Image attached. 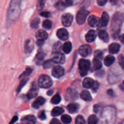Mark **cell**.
I'll return each mask as SVG.
<instances>
[{
    "label": "cell",
    "instance_id": "d4e9b609",
    "mask_svg": "<svg viewBox=\"0 0 124 124\" xmlns=\"http://www.w3.org/2000/svg\"><path fill=\"white\" fill-rule=\"evenodd\" d=\"M99 37L104 42H107L109 41V36L108 33L105 30H102L99 31Z\"/></svg>",
    "mask_w": 124,
    "mask_h": 124
},
{
    "label": "cell",
    "instance_id": "6da1fadb",
    "mask_svg": "<svg viewBox=\"0 0 124 124\" xmlns=\"http://www.w3.org/2000/svg\"><path fill=\"white\" fill-rule=\"evenodd\" d=\"M116 110L113 107H107L102 111L99 124H115Z\"/></svg>",
    "mask_w": 124,
    "mask_h": 124
},
{
    "label": "cell",
    "instance_id": "91938a15",
    "mask_svg": "<svg viewBox=\"0 0 124 124\" xmlns=\"http://www.w3.org/2000/svg\"><path fill=\"white\" fill-rule=\"evenodd\" d=\"M119 124H124V120H123V121H122L121 122H120Z\"/></svg>",
    "mask_w": 124,
    "mask_h": 124
},
{
    "label": "cell",
    "instance_id": "e575fe53",
    "mask_svg": "<svg viewBox=\"0 0 124 124\" xmlns=\"http://www.w3.org/2000/svg\"><path fill=\"white\" fill-rule=\"evenodd\" d=\"M42 27H43L44 29L50 30V29H52V21L48 20V19H46V20H45L43 22V23H42Z\"/></svg>",
    "mask_w": 124,
    "mask_h": 124
},
{
    "label": "cell",
    "instance_id": "60d3db41",
    "mask_svg": "<svg viewBox=\"0 0 124 124\" xmlns=\"http://www.w3.org/2000/svg\"><path fill=\"white\" fill-rule=\"evenodd\" d=\"M27 81H28L27 78H24L23 80H22L21 81L20 84H19V85L18 86V89H17V92H18V93L19 92V91L21 90V89L23 88V86H24V85L26 84Z\"/></svg>",
    "mask_w": 124,
    "mask_h": 124
},
{
    "label": "cell",
    "instance_id": "2e32d148",
    "mask_svg": "<svg viewBox=\"0 0 124 124\" xmlns=\"http://www.w3.org/2000/svg\"><path fill=\"white\" fill-rule=\"evenodd\" d=\"M96 38V33L94 30H91L88 31L85 36L86 41L88 42H92L95 40Z\"/></svg>",
    "mask_w": 124,
    "mask_h": 124
},
{
    "label": "cell",
    "instance_id": "603a6c76",
    "mask_svg": "<svg viewBox=\"0 0 124 124\" xmlns=\"http://www.w3.org/2000/svg\"><path fill=\"white\" fill-rule=\"evenodd\" d=\"M34 47L33 42L32 40L28 39L27 41L25 42V52L26 53H29L32 51L33 48Z\"/></svg>",
    "mask_w": 124,
    "mask_h": 124
},
{
    "label": "cell",
    "instance_id": "f546056e",
    "mask_svg": "<svg viewBox=\"0 0 124 124\" xmlns=\"http://www.w3.org/2000/svg\"><path fill=\"white\" fill-rule=\"evenodd\" d=\"M64 109L61 107H55L52 110V115L53 116H58L61 115L64 112Z\"/></svg>",
    "mask_w": 124,
    "mask_h": 124
},
{
    "label": "cell",
    "instance_id": "3957f363",
    "mask_svg": "<svg viewBox=\"0 0 124 124\" xmlns=\"http://www.w3.org/2000/svg\"><path fill=\"white\" fill-rule=\"evenodd\" d=\"M124 21L123 14L120 12H117L114 15L111 22V28L112 29L113 36L116 38L120 31V29Z\"/></svg>",
    "mask_w": 124,
    "mask_h": 124
},
{
    "label": "cell",
    "instance_id": "f35d334b",
    "mask_svg": "<svg viewBox=\"0 0 124 124\" xmlns=\"http://www.w3.org/2000/svg\"><path fill=\"white\" fill-rule=\"evenodd\" d=\"M75 124H86L84 118L82 116H78L76 119Z\"/></svg>",
    "mask_w": 124,
    "mask_h": 124
},
{
    "label": "cell",
    "instance_id": "680465c9",
    "mask_svg": "<svg viewBox=\"0 0 124 124\" xmlns=\"http://www.w3.org/2000/svg\"><path fill=\"white\" fill-rule=\"evenodd\" d=\"M53 93V91H52V90H50V91H48V93H47V94H48V95H52V94Z\"/></svg>",
    "mask_w": 124,
    "mask_h": 124
},
{
    "label": "cell",
    "instance_id": "816d5d0a",
    "mask_svg": "<svg viewBox=\"0 0 124 124\" xmlns=\"http://www.w3.org/2000/svg\"><path fill=\"white\" fill-rule=\"evenodd\" d=\"M65 4H66V6H71V5H72L73 2L71 1H69V0H68V1H65Z\"/></svg>",
    "mask_w": 124,
    "mask_h": 124
},
{
    "label": "cell",
    "instance_id": "cb8c5ba5",
    "mask_svg": "<svg viewBox=\"0 0 124 124\" xmlns=\"http://www.w3.org/2000/svg\"><path fill=\"white\" fill-rule=\"evenodd\" d=\"M67 109L70 113H75L79 110V105L75 103H71L67 106Z\"/></svg>",
    "mask_w": 124,
    "mask_h": 124
},
{
    "label": "cell",
    "instance_id": "7bdbcfd3",
    "mask_svg": "<svg viewBox=\"0 0 124 124\" xmlns=\"http://www.w3.org/2000/svg\"><path fill=\"white\" fill-rule=\"evenodd\" d=\"M45 1H39L38 2V5H37V8L39 10H41V9L44 8V6Z\"/></svg>",
    "mask_w": 124,
    "mask_h": 124
},
{
    "label": "cell",
    "instance_id": "30bf717a",
    "mask_svg": "<svg viewBox=\"0 0 124 124\" xmlns=\"http://www.w3.org/2000/svg\"><path fill=\"white\" fill-rule=\"evenodd\" d=\"M92 52V48L89 45H83L81 46L79 49V53L82 56L86 57L90 54Z\"/></svg>",
    "mask_w": 124,
    "mask_h": 124
},
{
    "label": "cell",
    "instance_id": "484cf974",
    "mask_svg": "<svg viewBox=\"0 0 124 124\" xmlns=\"http://www.w3.org/2000/svg\"><path fill=\"white\" fill-rule=\"evenodd\" d=\"M102 67V62L100 59L94 58L93 60V67H92V70H99Z\"/></svg>",
    "mask_w": 124,
    "mask_h": 124
},
{
    "label": "cell",
    "instance_id": "d6986e66",
    "mask_svg": "<svg viewBox=\"0 0 124 124\" xmlns=\"http://www.w3.org/2000/svg\"><path fill=\"white\" fill-rule=\"evenodd\" d=\"M109 21V15L107 12H103L102 15L100 25L101 27H105L108 24Z\"/></svg>",
    "mask_w": 124,
    "mask_h": 124
},
{
    "label": "cell",
    "instance_id": "7c38bea8",
    "mask_svg": "<svg viewBox=\"0 0 124 124\" xmlns=\"http://www.w3.org/2000/svg\"><path fill=\"white\" fill-rule=\"evenodd\" d=\"M21 122L22 124H36V119L33 115H28L22 118Z\"/></svg>",
    "mask_w": 124,
    "mask_h": 124
},
{
    "label": "cell",
    "instance_id": "74e56055",
    "mask_svg": "<svg viewBox=\"0 0 124 124\" xmlns=\"http://www.w3.org/2000/svg\"><path fill=\"white\" fill-rule=\"evenodd\" d=\"M54 64V62L53 61L52 59H50V60H47L46 61V62H44L43 66L45 69H47V68L52 67Z\"/></svg>",
    "mask_w": 124,
    "mask_h": 124
},
{
    "label": "cell",
    "instance_id": "c3c4849f",
    "mask_svg": "<svg viewBox=\"0 0 124 124\" xmlns=\"http://www.w3.org/2000/svg\"><path fill=\"white\" fill-rule=\"evenodd\" d=\"M50 124H61V122H59L58 119H53L51 121Z\"/></svg>",
    "mask_w": 124,
    "mask_h": 124
},
{
    "label": "cell",
    "instance_id": "b9f144b4",
    "mask_svg": "<svg viewBox=\"0 0 124 124\" xmlns=\"http://www.w3.org/2000/svg\"><path fill=\"white\" fill-rule=\"evenodd\" d=\"M32 70H33L31 69V68H27V69L25 70V71H24L23 74H22V75L20 76V78L23 77V76H28V75H30L31 73V71H32Z\"/></svg>",
    "mask_w": 124,
    "mask_h": 124
},
{
    "label": "cell",
    "instance_id": "ba28073f",
    "mask_svg": "<svg viewBox=\"0 0 124 124\" xmlns=\"http://www.w3.org/2000/svg\"><path fill=\"white\" fill-rule=\"evenodd\" d=\"M52 75L56 78H59L62 76L64 74V69L60 65H56L53 68Z\"/></svg>",
    "mask_w": 124,
    "mask_h": 124
},
{
    "label": "cell",
    "instance_id": "f907efd6",
    "mask_svg": "<svg viewBox=\"0 0 124 124\" xmlns=\"http://www.w3.org/2000/svg\"><path fill=\"white\" fill-rule=\"evenodd\" d=\"M18 119V117H17V116H14V117H13V119H12V121H10V122L9 124H13L15 122H16V121H17Z\"/></svg>",
    "mask_w": 124,
    "mask_h": 124
},
{
    "label": "cell",
    "instance_id": "d590c367",
    "mask_svg": "<svg viewBox=\"0 0 124 124\" xmlns=\"http://www.w3.org/2000/svg\"><path fill=\"white\" fill-rule=\"evenodd\" d=\"M61 120L64 124H70L71 122V118L70 116L67 115H64L62 116Z\"/></svg>",
    "mask_w": 124,
    "mask_h": 124
},
{
    "label": "cell",
    "instance_id": "ee69618b",
    "mask_svg": "<svg viewBox=\"0 0 124 124\" xmlns=\"http://www.w3.org/2000/svg\"><path fill=\"white\" fill-rule=\"evenodd\" d=\"M99 83H98V82H94V84H93V86L92 87V91H93L94 93H96V92H97V90H98V88H99Z\"/></svg>",
    "mask_w": 124,
    "mask_h": 124
},
{
    "label": "cell",
    "instance_id": "bcb514c9",
    "mask_svg": "<svg viewBox=\"0 0 124 124\" xmlns=\"http://www.w3.org/2000/svg\"><path fill=\"white\" fill-rule=\"evenodd\" d=\"M38 117L41 120H45L46 119V113L44 111H41V112L39 113L38 115Z\"/></svg>",
    "mask_w": 124,
    "mask_h": 124
},
{
    "label": "cell",
    "instance_id": "83f0119b",
    "mask_svg": "<svg viewBox=\"0 0 124 124\" xmlns=\"http://www.w3.org/2000/svg\"><path fill=\"white\" fill-rule=\"evenodd\" d=\"M45 56V54L42 51L40 50L38 52V54L36 55V58H35V61H36L37 64H41L43 61L44 58Z\"/></svg>",
    "mask_w": 124,
    "mask_h": 124
},
{
    "label": "cell",
    "instance_id": "7402d4cb",
    "mask_svg": "<svg viewBox=\"0 0 124 124\" xmlns=\"http://www.w3.org/2000/svg\"><path fill=\"white\" fill-rule=\"evenodd\" d=\"M81 99H83L84 101H90L92 100V96L88 91L87 90H83L81 93Z\"/></svg>",
    "mask_w": 124,
    "mask_h": 124
},
{
    "label": "cell",
    "instance_id": "1f68e13d",
    "mask_svg": "<svg viewBox=\"0 0 124 124\" xmlns=\"http://www.w3.org/2000/svg\"><path fill=\"white\" fill-rule=\"evenodd\" d=\"M40 23V19L38 18H35V19H33L32 20V21L31 22V24H30V26L31 28H33V29H37L39 27V24Z\"/></svg>",
    "mask_w": 124,
    "mask_h": 124
},
{
    "label": "cell",
    "instance_id": "f5cc1de1",
    "mask_svg": "<svg viewBox=\"0 0 124 124\" xmlns=\"http://www.w3.org/2000/svg\"><path fill=\"white\" fill-rule=\"evenodd\" d=\"M119 39H120V41H121V42H122V43L124 44V33L122 34V35H121V36H120Z\"/></svg>",
    "mask_w": 124,
    "mask_h": 124
},
{
    "label": "cell",
    "instance_id": "94428289",
    "mask_svg": "<svg viewBox=\"0 0 124 124\" xmlns=\"http://www.w3.org/2000/svg\"><path fill=\"white\" fill-rule=\"evenodd\" d=\"M122 2H123V3H124V1H122Z\"/></svg>",
    "mask_w": 124,
    "mask_h": 124
},
{
    "label": "cell",
    "instance_id": "4dcf8cb0",
    "mask_svg": "<svg viewBox=\"0 0 124 124\" xmlns=\"http://www.w3.org/2000/svg\"><path fill=\"white\" fill-rule=\"evenodd\" d=\"M98 122V117L96 115H91L88 117V124H97Z\"/></svg>",
    "mask_w": 124,
    "mask_h": 124
},
{
    "label": "cell",
    "instance_id": "ac0fdd59",
    "mask_svg": "<svg viewBox=\"0 0 124 124\" xmlns=\"http://www.w3.org/2000/svg\"><path fill=\"white\" fill-rule=\"evenodd\" d=\"M45 102H46V99L44 98H42V97H38L33 102V103L32 104V107L35 108L37 109L39 108L41 105H43Z\"/></svg>",
    "mask_w": 124,
    "mask_h": 124
},
{
    "label": "cell",
    "instance_id": "5bb4252c",
    "mask_svg": "<svg viewBox=\"0 0 124 124\" xmlns=\"http://www.w3.org/2000/svg\"><path fill=\"white\" fill-rule=\"evenodd\" d=\"M99 22H100L99 18L96 16L92 15L88 19V24L92 27H95L98 26L99 24Z\"/></svg>",
    "mask_w": 124,
    "mask_h": 124
},
{
    "label": "cell",
    "instance_id": "f6af8a7d",
    "mask_svg": "<svg viewBox=\"0 0 124 124\" xmlns=\"http://www.w3.org/2000/svg\"><path fill=\"white\" fill-rule=\"evenodd\" d=\"M102 53L101 51L98 50L95 52L94 56H95V58H97V59H99L101 60V59H102Z\"/></svg>",
    "mask_w": 124,
    "mask_h": 124
},
{
    "label": "cell",
    "instance_id": "4316f807",
    "mask_svg": "<svg viewBox=\"0 0 124 124\" xmlns=\"http://www.w3.org/2000/svg\"><path fill=\"white\" fill-rule=\"evenodd\" d=\"M115 61V58L113 56L111 55H108L105 57V58L104 59V64L107 66H110L111 65H112L114 63V62Z\"/></svg>",
    "mask_w": 124,
    "mask_h": 124
},
{
    "label": "cell",
    "instance_id": "db71d44e",
    "mask_svg": "<svg viewBox=\"0 0 124 124\" xmlns=\"http://www.w3.org/2000/svg\"><path fill=\"white\" fill-rule=\"evenodd\" d=\"M119 87H120V88H121V90L122 91V92H124V81L122 82V83L121 84Z\"/></svg>",
    "mask_w": 124,
    "mask_h": 124
},
{
    "label": "cell",
    "instance_id": "9a60e30c",
    "mask_svg": "<svg viewBox=\"0 0 124 124\" xmlns=\"http://www.w3.org/2000/svg\"><path fill=\"white\" fill-rule=\"evenodd\" d=\"M48 37V34L45 30H39L36 32V38L38 41H44Z\"/></svg>",
    "mask_w": 124,
    "mask_h": 124
},
{
    "label": "cell",
    "instance_id": "9c48e42d",
    "mask_svg": "<svg viewBox=\"0 0 124 124\" xmlns=\"http://www.w3.org/2000/svg\"><path fill=\"white\" fill-rule=\"evenodd\" d=\"M73 16L70 13H65L62 16V23L65 27H69L73 22Z\"/></svg>",
    "mask_w": 124,
    "mask_h": 124
},
{
    "label": "cell",
    "instance_id": "9f6ffc18",
    "mask_svg": "<svg viewBox=\"0 0 124 124\" xmlns=\"http://www.w3.org/2000/svg\"><path fill=\"white\" fill-rule=\"evenodd\" d=\"M107 93L109 94V95H112L113 93V90H108L107 91Z\"/></svg>",
    "mask_w": 124,
    "mask_h": 124
},
{
    "label": "cell",
    "instance_id": "44dd1931",
    "mask_svg": "<svg viewBox=\"0 0 124 124\" xmlns=\"http://www.w3.org/2000/svg\"><path fill=\"white\" fill-rule=\"evenodd\" d=\"M94 83V81H93V79H92V78H86L84 79L83 81V87L84 88H92V87L93 86V84Z\"/></svg>",
    "mask_w": 124,
    "mask_h": 124
},
{
    "label": "cell",
    "instance_id": "6f0895ef",
    "mask_svg": "<svg viewBox=\"0 0 124 124\" xmlns=\"http://www.w3.org/2000/svg\"><path fill=\"white\" fill-rule=\"evenodd\" d=\"M44 43V41H37V44L38 45H39V46H42V44H43Z\"/></svg>",
    "mask_w": 124,
    "mask_h": 124
},
{
    "label": "cell",
    "instance_id": "52a82bcc",
    "mask_svg": "<svg viewBox=\"0 0 124 124\" xmlns=\"http://www.w3.org/2000/svg\"><path fill=\"white\" fill-rule=\"evenodd\" d=\"M52 60L54 62V63L64 64L65 61V57L61 53H53Z\"/></svg>",
    "mask_w": 124,
    "mask_h": 124
},
{
    "label": "cell",
    "instance_id": "5b68a950",
    "mask_svg": "<svg viewBox=\"0 0 124 124\" xmlns=\"http://www.w3.org/2000/svg\"><path fill=\"white\" fill-rule=\"evenodd\" d=\"M53 84L52 79L46 75H42L40 76L38 79V85L40 87L44 88H50Z\"/></svg>",
    "mask_w": 124,
    "mask_h": 124
},
{
    "label": "cell",
    "instance_id": "f1b7e54d",
    "mask_svg": "<svg viewBox=\"0 0 124 124\" xmlns=\"http://www.w3.org/2000/svg\"><path fill=\"white\" fill-rule=\"evenodd\" d=\"M71 48H72V45H71V42H69V41L65 42L64 44L63 45L62 50L64 53H67V54H68V53L71 52Z\"/></svg>",
    "mask_w": 124,
    "mask_h": 124
},
{
    "label": "cell",
    "instance_id": "8d00e7d4",
    "mask_svg": "<svg viewBox=\"0 0 124 124\" xmlns=\"http://www.w3.org/2000/svg\"><path fill=\"white\" fill-rule=\"evenodd\" d=\"M55 6L58 9L60 10L64 9V8L67 7L65 2H62V1H58V2L56 4Z\"/></svg>",
    "mask_w": 124,
    "mask_h": 124
},
{
    "label": "cell",
    "instance_id": "4fadbf2b",
    "mask_svg": "<svg viewBox=\"0 0 124 124\" xmlns=\"http://www.w3.org/2000/svg\"><path fill=\"white\" fill-rule=\"evenodd\" d=\"M57 36L60 39L65 41L69 38V33L65 29H60L57 31Z\"/></svg>",
    "mask_w": 124,
    "mask_h": 124
},
{
    "label": "cell",
    "instance_id": "ffe728a7",
    "mask_svg": "<svg viewBox=\"0 0 124 124\" xmlns=\"http://www.w3.org/2000/svg\"><path fill=\"white\" fill-rule=\"evenodd\" d=\"M38 93V89L37 87H33L32 88L29 90L27 96V98L29 99H31L36 97L37 96Z\"/></svg>",
    "mask_w": 124,
    "mask_h": 124
},
{
    "label": "cell",
    "instance_id": "681fc988",
    "mask_svg": "<svg viewBox=\"0 0 124 124\" xmlns=\"http://www.w3.org/2000/svg\"><path fill=\"white\" fill-rule=\"evenodd\" d=\"M97 2L99 6H104L107 2V0H98Z\"/></svg>",
    "mask_w": 124,
    "mask_h": 124
},
{
    "label": "cell",
    "instance_id": "e0dca14e",
    "mask_svg": "<svg viewBox=\"0 0 124 124\" xmlns=\"http://www.w3.org/2000/svg\"><path fill=\"white\" fill-rule=\"evenodd\" d=\"M120 45L118 43L114 42L110 44L108 47V51L110 53L112 54H116L120 50Z\"/></svg>",
    "mask_w": 124,
    "mask_h": 124
},
{
    "label": "cell",
    "instance_id": "11a10c76",
    "mask_svg": "<svg viewBox=\"0 0 124 124\" xmlns=\"http://www.w3.org/2000/svg\"><path fill=\"white\" fill-rule=\"evenodd\" d=\"M99 107L98 106V105H94V112H96V113H98V109H99Z\"/></svg>",
    "mask_w": 124,
    "mask_h": 124
},
{
    "label": "cell",
    "instance_id": "ab89813d",
    "mask_svg": "<svg viewBox=\"0 0 124 124\" xmlns=\"http://www.w3.org/2000/svg\"><path fill=\"white\" fill-rule=\"evenodd\" d=\"M118 61L119 65H121L122 69L124 70V56L123 54H121V55L119 56Z\"/></svg>",
    "mask_w": 124,
    "mask_h": 124
},
{
    "label": "cell",
    "instance_id": "7dc6e473",
    "mask_svg": "<svg viewBox=\"0 0 124 124\" xmlns=\"http://www.w3.org/2000/svg\"><path fill=\"white\" fill-rule=\"evenodd\" d=\"M41 15L42 16H44V17H46V18H48V17L50 16V13H49L48 12H42V13H41Z\"/></svg>",
    "mask_w": 124,
    "mask_h": 124
},
{
    "label": "cell",
    "instance_id": "7a4b0ae2",
    "mask_svg": "<svg viewBox=\"0 0 124 124\" xmlns=\"http://www.w3.org/2000/svg\"><path fill=\"white\" fill-rule=\"evenodd\" d=\"M20 1L13 0L10 2L8 12H7V21L9 23L16 21L19 18L21 12Z\"/></svg>",
    "mask_w": 124,
    "mask_h": 124
},
{
    "label": "cell",
    "instance_id": "8fae6325",
    "mask_svg": "<svg viewBox=\"0 0 124 124\" xmlns=\"http://www.w3.org/2000/svg\"><path fill=\"white\" fill-rule=\"evenodd\" d=\"M66 94L67 99H71V100H75L77 99L78 96V93L77 91L72 88H69L67 90Z\"/></svg>",
    "mask_w": 124,
    "mask_h": 124
},
{
    "label": "cell",
    "instance_id": "277c9868",
    "mask_svg": "<svg viewBox=\"0 0 124 124\" xmlns=\"http://www.w3.org/2000/svg\"><path fill=\"white\" fill-rule=\"evenodd\" d=\"M90 68V61L85 59H80L79 62V70L82 76H85Z\"/></svg>",
    "mask_w": 124,
    "mask_h": 124
},
{
    "label": "cell",
    "instance_id": "8992f818",
    "mask_svg": "<svg viewBox=\"0 0 124 124\" xmlns=\"http://www.w3.org/2000/svg\"><path fill=\"white\" fill-rule=\"evenodd\" d=\"M89 14V12L84 8H82L78 11L76 15V21L79 24L81 25L85 22L86 18Z\"/></svg>",
    "mask_w": 124,
    "mask_h": 124
},
{
    "label": "cell",
    "instance_id": "d6a6232c",
    "mask_svg": "<svg viewBox=\"0 0 124 124\" xmlns=\"http://www.w3.org/2000/svg\"><path fill=\"white\" fill-rule=\"evenodd\" d=\"M61 101V98L59 94H56L51 99V102L53 104H58Z\"/></svg>",
    "mask_w": 124,
    "mask_h": 124
},
{
    "label": "cell",
    "instance_id": "6125c7cd",
    "mask_svg": "<svg viewBox=\"0 0 124 124\" xmlns=\"http://www.w3.org/2000/svg\"></svg>",
    "mask_w": 124,
    "mask_h": 124
},
{
    "label": "cell",
    "instance_id": "836d02e7",
    "mask_svg": "<svg viewBox=\"0 0 124 124\" xmlns=\"http://www.w3.org/2000/svg\"><path fill=\"white\" fill-rule=\"evenodd\" d=\"M62 46L61 43L60 42H58L54 45L53 48V53H60V51L61 50Z\"/></svg>",
    "mask_w": 124,
    "mask_h": 124
}]
</instances>
